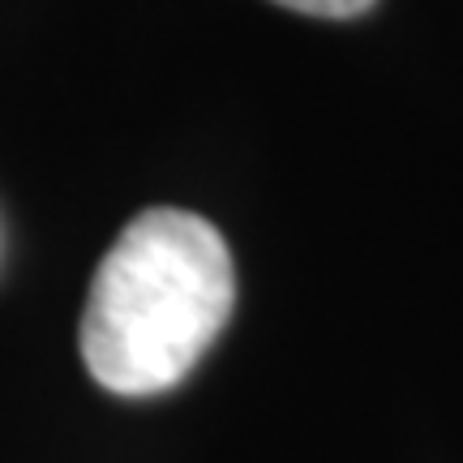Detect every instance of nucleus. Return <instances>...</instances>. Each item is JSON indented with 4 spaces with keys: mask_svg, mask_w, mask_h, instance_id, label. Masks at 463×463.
Wrapping results in <instances>:
<instances>
[{
    "mask_svg": "<svg viewBox=\"0 0 463 463\" xmlns=\"http://www.w3.org/2000/svg\"><path fill=\"white\" fill-rule=\"evenodd\" d=\"M236 305L232 253L189 211H146L95 270L82 361L112 395H159L198 364Z\"/></svg>",
    "mask_w": 463,
    "mask_h": 463,
    "instance_id": "f257e3e1",
    "label": "nucleus"
},
{
    "mask_svg": "<svg viewBox=\"0 0 463 463\" xmlns=\"http://www.w3.org/2000/svg\"><path fill=\"white\" fill-rule=\"evenodd\" d=\"M275 5L309 17H356L364 9H373V0H275Z\"/></svg>",
    "mask_w": 463,
    "mask_h": 463,
    "instance_id": "f03ea898",
    "label": "nucleus"
}]
</instances>
